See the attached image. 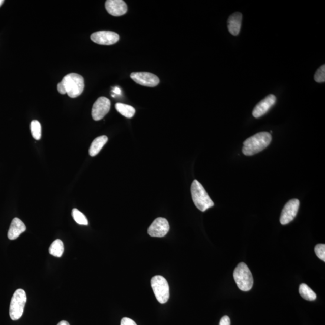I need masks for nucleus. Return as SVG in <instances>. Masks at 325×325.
<instances>
[{
    "instance_id": "f257e3e1",
    "label": "nucleus",
    "mask_w": 325,
    "mask_h": 325,
    "mask_svg": "<svg viewBox=\"0 0 325 325\" xmlns=\"http://www.w3.org/2000/svg\"><path fill=\"white\" fill-rule=\"evenodd\" d=\"M84 88V80L81 75L71 73L63 78L57 85V90L61 94H67L72 98H77L83 93Z\"/></svg>"
},
{
    "instance_id": "f03ea898",
    "label": "nucleus",
    "mask_w": 325,
    "mask_h": 325,
    "mask_svg": "<svg viewBox=\"0 0 325 325\" xmlns=\"http://www.w3.org/2000/svg\"><path fill=\"white\" fill-rule=\"evenodd\" d=\"M272 141L271 134L268 132H260L249 137L244 143L242 153L244 155H255L267 149Z\"/></svg>"
},
{
    "instance_id": "7ed1b4c3",
    "label": "nucleus",
    "mask_w": 325,
    "mask_h": 325,
    "mask_svg": "<svg viewBox=\"0 0 325 325\" xmlns=\"http://www.w3.org/2000/svg\"><path fill=\"white\" fill-rule=\"evenodd\" d=\"M191 194L195 206L201 212H205L214 206V202L198 180H195L192 184Z\"/></svg>"
},
{
    "instance_id": "20e7f679",
    "label": "nucleus",
    "mask_w": 325,
    "mask_h": 325,
    "mask_svg": "<svg viewBox=\"0 0 325 325\" xmlns=\"http://www.w3.org/2000/svg\"><path fill=\"white\" fill-rule=\"evenodd\" d=\"M234 281L240 290L248 291L251 290L254 284V278L250 269L244 262H241L234 271Z\"/></svg>"
},
{
    "instance_id": "39448f33",
    "label": "nucleus",
    "mask_w": 325,
    "mask_h": 325,
    "mask_svg": "<svg viewBox=\"0 0 325 325\" xmlns=\"http://www.w3.org/2000/svg\"><path fill=\"white\" fill-rule=\"evenodd\" d=\"M27 300V295L24 290L18 289L15 292L9 309L10 317L12 320H18L22 316Z\"/></svg>"
},
{
    "instance_id": "423d86ee",
    "label": "nucleus",
    "mask_w": 325,
    "mask_h": 325,
    "mask_svg": "<svg viewBox=\"0 0 325 325\" xmlns=\"http://www.w3.org/2000/svg\"><path fill=\"white\" fill-rule=\"evenodd\" d=\"M151 285L157 300L160 304H165L169 298V286L166 279L157 275L151 281Z\"/></svg>"
},
{
    "instance_id": "0eeeda50",
    "label": "nucleus",
    "mask_w": 325,
    "mask_h": 325,
    "mask_svg": "<svg viewBox=\"0 0 325 325\" xmlns=\"http://www.w3.org/2000/svg\"><path fill=\"white\" fill-rule=\"evenodd\" d=\"M91 39L98 44L111 45L117 43L120 40V36L114 32L99 31L92 34Z\"/></svg>"
},
{
    "instance_id": "6e6552de",
    "label": "nucleus",
    "mask_w": 325,
    "mask_h": 325,
    "mask_svg": "<svg viewBox=\"0 0 325 325\" xmlns=\"http://www.w3.org/2000/svg\"><path fill=\"white\" fill-rule=\"evenodd\" d=\"M130 77L136 83L146 87H156L160 83L158 77L150 72H133L130 75Z\"/></svg>"
},
{
    "instance_id": "1a4fd4ad",
    "label": "nucleus",
    "mask_w": 325,
    "mask_h": 325,
    "mask_svg": "<svg viewBox=\"0 0 325 325\" xmlns=\"http://www.w3.org/2000/svg\"><path fill=\"white\" fill-rule=\"evenodd\" d=\"M300 202L297 199H291L284 206L281 215L280 222L282 225H287L296 217Z\"/></svg>"
},
{
    "instance_id": "9d476101",
    "label": "nucleus",
    "mask_w": 325,
    "mask_h": 325,
    "mask_svg": "<svg viewBox=\"0 0 325 325\" xmlns=\"http://www.w3.org/2000/svg\"><path fill=\"white\" fill-rule=\"evenodd\" d=\"M111 103L106 97H101L98 98L93 105L92 110V116L95 121H99L104 117L109 112Z\"/></svg>"
},
{
    "instance_id": "9b49d317",
    "label": "nucleus",
    "mask_w": 325,
    "mask_h": 325,
    "mask_svg": "<svg viewBox=\"0 0 325 325\" xmlns=\"http://www.w3.org/2000/svg\"><path fill=\"white\" fill-rule=\"evenodd\" d=\"M170 226L165 218H158L150 225L147 233L152 237L162 238L168 233Z\"/></svg>"
},
{
    "instance_id": "f8f14e48",
    "label": "nucleus",
    "mask_w": 325,
    "mask_h": 325,
    "mask_svg": "<svg viewBox=\"0 0 325 325\" xmlns=\"http://www.w3.org/2000/svg\"><path fill=\"white\" fill-rule=\"evenodd\" d=\"M277 100L274 95H269L259 103L253 110L252 115L255 118H259L271 109Z\"/></svg>"
},
{
    "instance_id": "ddd939ff",
    "label": "nucleus",
    "mask_w": 325,
    "mask_h": 325,
    "mask_svg": "<svg viewBox=\"0 0 325 325\" xmlns=\"http://www.w3.org/2000/svg\"><path fill=\"white\" fill-rule=\"evenodd\" d=\"M105 6L108 14L114 16L124 15L127 12V5L123 0H107Z\"/></svg>"
},
{
    "instance_id": "4468645a",
    "label": "nucleus",
    "mask_w": 325,
    "mask_h": 325,
    "mask_svg": "<svg viewBox=\"0 0 325 325\" xmlns=\"http://www.w3.org/2000/svg\"><path fill=\"white\" fill-rule=\"evenodd\" d=\"M26 231V226L21 220L15 218L12 220L8 231V238L10 240L17 239L22 233Z\"/></svg>"
},
{
    "instance_id": "2eb2a0df",
    "label": "nucleus",
    "mask_w": 325,
    "mask_h": 325,
    "mask_svg": "<svg viewBox=\"0 0 325 325\" xmlns=\"http://www.w3.org/2000/svg\"><path fill=\"white\" fill-rule=\"evenodd\" d=\"M242 15L241 13L235 12L229 16L228 20V28L229 33L234 36L239 35L241 31Z\"/></svg>"
},
{
    "instance_id": "dca6fc26",
    "label": "nucleus",
    "mask_w": 325,
    "mask_h": 325,
    "mask_svg": "<svg viewBox=\"0 0 325 325\" xmlns=\"http://www.w3.org/2000/svg\"><path fill=\"white\" fill-rule=\"evenodd\" d=\"M108 141V137L106 136L98 137L92 143L90 149V155L91 157L97 156L100 151L103 149L105 144Z\"/></svg>"
},
{
    "instance_id": "f3484780",
    "label": "nucleus",
    "mask_w": 325,
    "mask_h": 325,
    "mask_svg": "<svg viewBox=\"0 0 325 325\" xmlns=\"http://www.w3.org/2000/svg\"><path fill=\"white\" fill-rule=\"evenodd\" d=\"M64 252V245L60 239L55 240L49 248V252L54 257H61Z\"/></svg>"
},
{
    "instance_id": "a211bd4d",
    "label": "nucleus",
    "mask_w": 325,
    "mask_h": 325,
    "mask_svg": "<svg viewBox=\"0 0 325 325\" xmlns=\"http://www.w3.org/2000/svg\"><path fill=\"white\" fill-rule=\"evenodd\" d=\"M115 107L118 112L127 118L133 117L136 113L135 108L129 105L117 103Z\"/></svg>"
},
{
    "instance_id": "6ab92c4d",
    "label": "nucleus",
    "mask_w": 325,
    "mask_h": 325,
    "mask_svg": "<svg viewBox=\"0 0 325 325\" xmlns=\"http://www.w3.org/2000/svg\"><path fill=\"white\" fill-rule=\"evenodd\" d=\"M299 291L301 296L303 297L305 300L307 301H312L316 300L317 295L315 293L312 289L308 287L307 284H301L299 288Z\"/></svg>"
},
{
    "instance_id": "aec40b11",
    "label": "nucleus",
    "mask_w": 325,
    "mask_h": 325,
    "mask_svg": "<svg viewBox=\"0 0 325 325\" xmlns=\"http://www.w3.org/2000/svg\"><path fill=\"white\" fill-rule=\"evenodd\" d=\"M72 216L73 217L74 221L77 223L78 224L81 225H87L88 220L83 213L81 212L80 210L77 209H74L72 211Z\"/></svg>"
},
{
    "instance_id": "412c9836",
    "label": "nucleus",
    "mask_w": 325,
    "mask_h": 325,
    "mask_svg": "<svg viewBox=\"0 0 325 325\" xmlns=\"http://www.w3.org/2000/svg\"><path fill=\"white\" fill-rule=\"evenodd\" d=\"M31 130L33 137L39 140L42 136L41 125L37 120L32 121L31 124Z\"/></svg>"
},
{
    "instance_id": "4be33fe9",
    "label": "nucleus",
    "mask_w": 325,
    "mask_h": 325,
    "mask_svg": "<svg viewBox=\"0 0 325 325\" xmlns=\"http://www.w3.org/2000/svg\"><path fill=\"white\" fill-rule=\"evenodd\" d=\"M314 80L317 83H323L325 81V66H321L318 69L314 75Z\"/></svg>"
},
{
    "instance_id": "5701e85b",
    "label": "nucleus",
    "mask_w": 325,
    "mask_h": 325,
    "mask_svg": "<svg viewBox=\"0 0 325 325\" xmlns=\"http://www.w3.org/2000/svg\"><path fill=\"white\" fill-rule=\"evenodd\" d=\"M315 253L318 258L321 260L325 261V245L318 244L315 247Z\"/></svg>"
},
{
    "instance_id": "b1692460",
    "label": "nucleus",
    "mask_w": 325,
    "mask_h": 325,
    "mask_svg": "<svg viewBox=\"0 0 325 325\" xmlns=\"http://www.w3.org/2000/svg\"><path fill=\"white\" fill-rule=\"evenodd\" d=\"M121 325H137L135 321L130 318L124 317L121 321Z\"/></svg>"
},
{
    "instance_id": "393cba45",
    "label": "nucleus",
    "mask_w": 325,
    "mask_h": 325,
    "mask_svg": "<svg viewBox=\"0 0 325 325\" xmlns=\"http://www.w3.org/2000/svg\"><path fill=\"white\" fill-rule=\"evenodd\" d=\"M219 325H231L230 318L227 316L222 317L220 320Z\"/></svg>"
},
{
    "instance_id": "a878e982",
    "label": "nucleus",
    "mask_w": 325,
    "mask_h": 325,
    "mask_svg": "<svg viewBox=\"0 0 325 325\" xmlns=\"http://www.w3.org/2000/svg\"><path fill=\"white\" fill-rule=\"evenodd\" d=\"M113 92L114 93H115L117 95L121 94V90L120 88H118L117 87L114 88Z\"/></svg>"
},
{
    "instance_id": "bb28decb",
    "label": "nucleus",
    "mask_w": 325,
    "mask_h": 325,
    "mask_svg": "<svg viewBox=\"0 0 325 325\" xmlns=\"http://www.w3.org/2000/svg\"><path fill=\"white\" fill-rule=\"evenodd\" d=\"M57 325H70V323L68 322V321L63 320V321H60V322H59Z\"/></svg>"
},
{
    "instance_id": "cd10ccee",
    "label": "nucleus",
    "mask_w": 325,
    "mask_h": 325,
    "mask_svg": "<svg viewBox=\"0 0 325 325\" xmlns=\"http://www.w3.org/2000/svg\"><path fill=\"white\" fill-rule=\"evenodd\" d=\"M3 3H4V1H3V0H0V6H1L3 4Z\"/></svg>"
}]
</instances>
